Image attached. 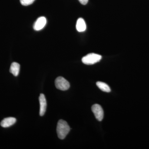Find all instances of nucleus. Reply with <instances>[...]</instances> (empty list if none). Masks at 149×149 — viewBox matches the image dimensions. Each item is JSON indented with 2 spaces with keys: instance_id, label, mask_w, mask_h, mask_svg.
<instances>
[{
  "instance_id": "obj_8",
  "label": "nucleus",
  "mask_w": 149,
  "mask_h": 149,
  "mask_svg": "<svg viewBox=\"0 0 149 149\" xmlns=\"http://www.w3.org/2000/svg\"><path fill=\"white\" fill-rule=\"evenodd\" d=\"M86 24L85 20L82 18H79L77 19L76 27L77 31L79 32H83L86 29Z\"/></svg>"
},
{
  "instance_id": "obj_5",
  "label": "nucleus",
  "mask_w": 149,
  "mask_h": 149,
  "mask_svg": "<svg viewBox=\"0 0 149 149\" xmlns=\"http://www.w3.org/2000/svg\"><path fill=\"white\" fill-rule=\"evenodd\" d=\"M47 19L45 17H40L37 19L33 26L36 31H40L44 28L47 24Z\"/></svg>"
},
{
  "instance_id": "obj_1",
  "label": "nucleus",
  "mask_w": 149,
  "mask_h": 149,
  "mask_svg": "<svg viewBox=\"0 0 149 149\" xmlns=\"http://www.w3.org/2000/svg\"><path fill=\"white\" fill-rule=\"evenodd\" d=\"M70 130V128L66 121L60 120L57 125L56 131L58 136L59 139H64L68 134Z\"/></svg>"
},
{
  "instance_id": "obj_2",
  "label": "nucleus",
  "mask_w": 149,
  "mask_h": 149,
  "mask_svg": "<svg viewBox=\"0 0 149 149\" xmlns=\"http://www.w3.org/2000/svg\"><path fill=\"white\" fill-rule=\"evenodd\" d=\"M102 56L100 55L95 53L88 54L82 59V62L86 65H93L101 60Z\"/></svg>"
},
{
  "instance_id": "obj_12",
  "label": "nucleus",
  "mask_w": 149,
  "mask_h": 149,
  "mask_svg": "<svg viewBox=\"0 0 149 149\" xmlns=\"http://www.w3.org/2000/svg\"><path fill=\"white\" fill-rule=\"evenodd\" d=\"M79 2L81 3L83 5H86L87 4V3H88V0H78Z\"/></svg>"
},
{
  "instance_id": "obj_4",
  "label": "nucleus",
  "mask_w": 149,
  "mask_h": 149,
  "mask_svg": "<svg viewBox=\"0 0 149 149\" xmlns=\"http://www.w3.org/2000/svg\"><path fill=\"white\" fill-rule=\"evenodd\" d=\"M92 110L96 119L99 121H102L103 119L104 111L101 106L98 104H95L92 106Z\"/></svg>"
},
{
  "instance_id": "obj_7",
  "label": "nucleus",
  "mask_w": 149,
  "mask_h": 149,
  "mask_svg": "<svg viewBox=\"0 0 149 149\" xmlns=\"http://www.w3.org/2000/svg\"><path fill=\"white\" fill-rule=\"evenodd\" d=\"M16 122V119L15 118H6L2 120L1 125L3 128H8L13 125Z\"/></svg>"
},
{
  "instance_id": "obj_10",
  "label": "nucleus",
  "mask_w": 149,
  "mask_h": 149,
  "mask_svg": "<svg viewBox=\"0 0 149 149\" xmlns=\"http://www.w3.org/2000/svg\"><path fill=\"white\" fill-rule=\"evenodd\" d=\"M96 85L101 91L103 92H106V93H109L111 92L110 88L106 83L99 81L97 82Z\"/></svg>"
},
{
  "instance_id": "obj_9",
  "label": "nucleus",
  "mask_w": 149,
  "mask_h": 149,
  "mask_svg": "<svg viewBox=\"0 0 149 149\" xmlns=\"http://www.w3.org/2000/svg\"><path fill=\"white\" fill-rule=\"evenodd\" d=\"M20 65L16 62H13L11 65L10 72L15 76H17L19 73Z\"/></svg>"
},
{
  "instance_id": "obj_3",
  "label": "nucleus",
  "mask_w": 149,
  "mask_h": 149,
  "mask_svg": "<svg viewBox=\"0 0 149 149\" xmlns=\"http://www.w3.org/2000/svg\"><path fill=\"white\" fill-rule=\"evenodd\" d=\"M55 84L56 88L61 91H67L70 87L69 82L62 77H57L55 81Z\"/></svg>"
},
{
  "instance_id": "obj_11",
  "label": "nucleus",
  "mask_w": 149,
  "mask_h": 149,
  "mask_svg": "<svg viewBox=\"0 0 149 149\" xmlns=\"http://www.w3.org/2000/svg\"><path fill=\"white\" fill-rule=\"evenodd\" d=\"M35 0H20V3L22 5L27 6L33 3Z\"/></svg>"
},
{
  "instance_id": "obj_6",
  "label": "nucleus",
  "mask_w": 149,
  "mask_h": 149,
  "mask_svg": "<svg viewBox=\"0 0 149 149\" xmlns=\"http://www.w3.org/2000/svg\"><path fill=\"white\" fill-rule=\"evenodd\" d=\"M39 101L40 103V116H43L45 114L47 108V101L44 94H40Z\"/></svg>"
}]
</instances>
